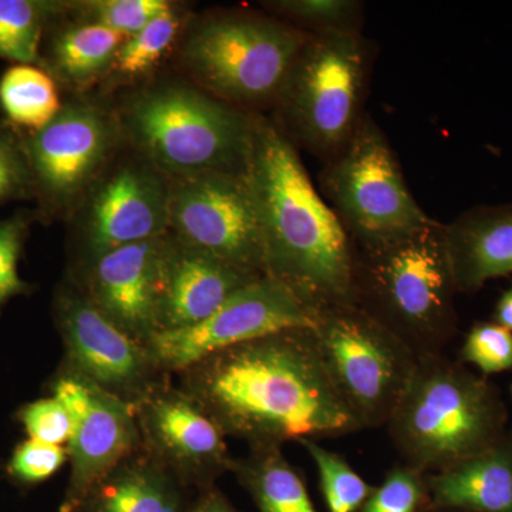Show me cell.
I'll return each mask as SVG.
<instances>
[{
	"instance_id": "obj_1",
	"label": "cell",
	"mask_w": 512,
	"mask_h": 512,
	"mask_svg": "<svg viewBox=\"0 0 512 512\" xmlns=\"http://www.w3.org/2000/svg\"><path fill=\"white\" fill-rule=\"evenodd\" d=\"M180 375L181 390L224 436L251 448L363 430L333 386L312 328L279 330L220 350Z\"/></svg>"
},
{
	"instance_id": "obj_2",
	"label": "cell",
	"mask_w": 512,
	"mask_h": 512,
	"mask_svg": "<svg viewBox=\"0 0 512 512\" xmlns=\"http://www.w3.org/2000/svg\"><path fill=\"white\" fill-rule=\"evenodd\" d=\"M264 242L265 276L316 312L353 303L355 252L338 215L313 185L298 148L259 114L248 165Z\"/></svg>"
},
{
	"instance_id": "obj_3",
	"label": "cell",
	"mask_w": 512,
	"mask_h": 512,
	"mask_svg": "<svg viewBox=\"0 0 512 512\" xmlns=\"http://www.w3.org/2000/svg\"><path fill=\"white\" fill-rule=\"evenodd\" d=\"M353 252V303L417 359L444 353L458 329V291L443 222Z\"/></svg>"
},
{
	"instance_id": "obj_4",
	"label": "cell",
	"mask_w": 512,
	"mask_h": 512,
	"mask_svg": "<svg viewBox=\"0 0 512 512\" xmlns=\"http://www.w3.org/2000/svg\"><path fill=\"white\" fill-rule=\"evenodd\" d=\"M259 114L177 80L147 84L116 110L124 144L170 180L247 173Z\"/></svg>"
},
{
	"instance_id": "obj_5",
	"label": "cell",
	"mask_w": 512,
	"mask_h": 512,
	"mask_svg": "<svg viewBox=\"0 0 512 512\" xmlns=\"http://www.w3.org/2000/svg\"><path fill=\"white\" fill-rule=\"evenodd\" d=\"M507 417L493 384L441 353L419 359L386 429L402 464L429 476L500 443Z\"/></svg>"
},
{
	"instance_id": "obj_6",
	"label": "cell",
	"mask_w": 512,
	"mask_h": 512,
	"mask_svg": "<svg viewBox=\"0 0 512 512\" xmlns=\"http://www.w3.org/2000/svg\"><path fill=\"white\" fill-rule=\"evenodd\" d=\"M309 33L269 13L215 10L188 30L180 62L201 90L238 109L274 107Z\"/></svg>"
},
{
	"instance_id": "obj_7",
	"label": "cell",
	"mask_w": 512,
	"mask_h": 512,
	"mask_svg": "<svg viewBox=\"0 0 512 512\" xmlns=\"http://www.w3.org/2000/svg\"><path fill=\"white\" fill-rule=\"evenodd\" d=\"M369 47L360 30L311 33L275 100V123L296 148L328 163L363 116Z\"/></svg>"
},
{
	"instance_id": "obj_8",
	"label": "cell",
	"mask_w": 512,
	"mask_h": 512,
	"mask_svg": "<svg viewBox=\"0 0 512 512\" xmlns=\"http://www.w3.org/2000/svg\"><path fill=\"white\" fill-rule=\"evenodd\" d=\"M323 365L363 430L386 427L409 387L412 349L355 303L313 312Z\"/></svg>"
},
{
	"instance_id": "obj_9",
	"label": "cell",
	"mask_w": 512,
	"mask_h": 512,
	"mask_svg": "<svg viewBox=\"0 0 512 512\" xmlns=\"http://www.w3.org/2000/svg\"><path fill=\"white\" fill-rule=\"evenodd\" d=\"M320 187L355 245L402 237L434 221L414 198L393 147L369 114L325 163Z\"/></svg>"
},
{
	"instance_id": "obj_10",
	"label": "cell",
	"mask_w": 512,
	"mask_h": 512,
	"mask_svg": "<svg viewBox=\"0 0 512 512\" xmlns=\"http://www.w3.org/2000/svg\"><path fill=\"white\" fill-rule=\"evenodd\" d=\"M36 220L72 217L94 183L124 147L116 110L73 99L55 119L25 133Z\"/></svg>"
},
{
	"instance_id": "obj_11",
	"label": "cell",
	"mask_w": 512,
	"mask_h": 512,
	"mask_svg": "<svg viewBox=\"0 0 512 512\" xmlns=\"http://www.w3.org/2000/svg\"><path fill=\"white\" fill-rule=\"evenodd\" d=\"M168 232L245 274L265 276L264 242L247 173L170 180Z\"/></svg>"
},
{
	"instance_id": "obj_12",
	"label": "cell",
	"mask_w": 512,
	"mask_h": 512,
	"mask_svg": "<svg viewBox=\"0 0 512 512\" xmlns=\"http://www.w3.org/2000/svg\"><path fill=\"white\" fill-rule=\"evenodd\" d=\"M168 208L167 175L133 150L114 158L69 218L82 266L113 249L167 234Z\"/></svg>"
},
{
	"instance_id": "obj_13",
	"label": "cell",
	"mask_w": 512,
	"mask_h": 512,
	"mask_svg": "<svg viewBox=\"0 0 512 512\" xmlns=\"http://www.w3.org/2000/svg\"><path fill=\"white\" fill-rule=\"evenodd\" d=\"M312 325V312L289 289L261 276L235 292L210 318L190 328L161 330L146 348L157 372L181 373L220 350Z\"/></svg>"
},
{
	"instance_id": "obj_14",
	"label": "cell",
	"mask_w": 512,
	"mask_h": 512,
	"mask_svg": "<svg viewBox=\"0 0 512 512\" xmlns=\"http://www.w3.org/2000/svg\"><path fill=\"white\" fill-rule=\"evenodd\" d=\"M52 393L73 419L67 444L72 474L60 511L74 512L94 485L133 456L141 440L140 427L133 403L72 370L56 377Z\"/></svg>"
},
{
	"instance_id": "obj_15",
	"label": "cell",
	"mask_w": 512,
	"mask_h": 512,
	"mask_svg": "<svg viewBox=\"0 0 512 512\" xmlns=\"http://www.w3.org/2000/svg\"><path fill=\"white\" fill-rule=\"evenodd\" d=\"M55 319L67 355V370L136 403L157 373L144 343L131 338L89 298L64 285L56 293Z\"/></svg>"
},
{
	"instance_id": "obj_16",
	"label": "cell",
	"mask_w": 512,
	"mask_h": 512,
	"mask_svg": "<svg viewBox=\"0 0 512 512\" xmlns=\"http://www.w3.org/2000/svg\"><path fill=\"white\" fill-rule=\"evenodd\" d=\"M134 409L151 457L178 476L211 484L234 468L224 433L183 390L153 384Z\"/></svg>"
},
{
	"instance_id": "obj_17",
	"label": "cell",
	"mask_w": 512,
	"mask_h": 512,
	"mask_svg": "<svg viewBox=\"0 0 512 512\" xmlns=\"http://www.w3.org/2000/svg\"><path fill=\"white\" fill-rule=\"evenodd\" d=\"M165 234L106 252L84 265V288L107 318L146 343L160 330V269Z\"/></svg>"
},
{
	"instance_id": "obj_18",
	"label": "cell",
	"mask_w": 512,
	"mask_h": 512,
	"mask_svg": "<svg viewBox=\"0 0 512 512\" xmlns=\"http://www.w3.org/2000/svg\"><path fill=\"white\" fill-rule=\"evenodd\" d=\"M261 276L245 274L235 266L183 244L165 234L160 269V330L190 328Z\"/></svg>"
},
{
	"instance_id": "obj_19",
	"label": "cell",
	"mask_w": 512,
	"mask_h": 512,
	"mask_svg": "<svg viewBox=\"0 0 512 512\" xmlns=\"http://www.w3.org/2000/svg\"><path fill=\"white\" fill-rule=\"evenodd\" d=\"M458 293L512 274V204L480 205L444 224Z\"/></svg>"
},
{
	"instance_id": "obj_20",
	"label": "cell",
	"mask_w": 512,
	"mask_h": 512,
	"mask_svg": "<svg viewBox=\"0 0 512 512\" xmlns=\"http://www.w3.org/2000/svg\"><path fill=\"white\" fill-rule=\"evenodd\" d=\"M430 507L467 512H512V441L426 476Z\"/></svg>"
},
{
	"instance_id": "obj_21",
	"label": "cell",
	"mask_w": 512,
	"mask_h": 512,
	"mask_svg": "<svg viewBox=\"0 0 512 512\" xmlns=\"http://www.w3.org/2000/svg\"><path fill=\"white\" fill-rule=\"evenodd\" d=\"M66 16V15H64ZM57 20L47 30L42 64L56 83L80 92L110 74L126 36L93 23Z\"/></svg>"
},
{
	"instance_id": "obj_22",
	"label": "cell",
	"mask_w": 512,
	"mask_h": 512,
	"mask_svg": "<svg viewBox=\"0 0 512 512\" xmlns=\"http://www.w3.org/2000/svg\"><path fill=\"white\" fill-rule=\"evenodd\" d=\"M74 512H184L171 471L153 457H133L94 485Z\"/></svg>"
},
{
	"instance_id": "obj_23",
	"label": "cell",
	"mask_w": 512,
	"mask_h": 512,
	"mask_svg": "<svg viewBox=\"0 0 512 512\" xmlns=\"http://www.w3.org/2000/svg\"><path fill=\"white\" fill-rule=\"evenodd\" d=\"M232 473L258 512H318L305 481L286 460L282 447L251 448L248 457L235 460Z\"/></svg>"
},
{
	"instance_id": "obj_24",
	"label": "cell",
	"mask_w": 512,
	"mask_h": 512,
	"mask_svg": "<svg viewBox=\"0 0 512 512\" xmlns=\"http://www.w3.org/2000/svg\"><path fill=\"white\" fill-rule=\"evenodd\" d=\"M62 106L56 80L43 67L12 64L0 76V110L23 133L47 126Z\"/></svg>"
},
{
	"instance_id": "obj_25",
	"label": "cell",
	"mask_w": 512,
	"mask_h": 512,
	"mask_svg": "<svg viewBox=\"0 0 512 512\" xmlns=\"http://www.w3.org/2000/svg\"><path fill=\"white\" fill-rule=\"evenodd\" d=\"M66 12L67 2L0 0V59L40 66L47 30Z\"/></svg>"
},
{
	"instance_id": "obj_26",
	"label": "cell",
	"mask_w": 512,
	"mask_h": 512,
	"mask_svg": "<svg viewBox=\"0 0 512 512\" xmlns=\"http://www.w3.org/2000/svg\"><path fill=\"white\" fill-rule=\"evenodd\" d=\"M301 444L318 471L326 510L359 512L375 485L367 483L345 457L322 446L320 441L306 440Z\"/></svg>"
},
{
	"instance_id": "obj_27",
	"label": "cell",
	"mask_w": 512,
	"mask_h": 512,
	"mask_svg": "<svg viewBox=\"0 0 512 512\" xmlns=\"http://www.w3.org/2000/svg\"><path fill=\"white\" fill-rule=\"evenodd\" d=\"M181 16L173 6L156 19L127 37L117 52L111 72L121 80H136L146 76L173 46L180 32Z\"/></svg>"
},
{
	"instance_id": "obj_28",
	"label": "cell",
	"mask_w": 512,
	"mask_h": 512,
	"mask_svg": "<svg viewBox=\"0 0 512 512\" xmlns=\"http://www.w3.org/2000/svg\"><path fill=\"white\" fill-rule=\"evenodd\" d=\"M269 15L302 32L360 30L363 3L355 0H276L264 3Z\"/></svg>"
},
{
	"instance_id": "obj_29",
	"label": "cell",
	"mask_w": 512,
	"mask_h": 512,
	"mask_svg": "<svg viewBox=\"0 0 512 512\" xmlns=\"http://www.w3.org/2000/svg\"><path fill=\"white\" fill-rule=\"evenodd\" d=\"M171 6L167 0H86L67 2V16L130 37Z\"/></svg>"
},
{
	"instance_id": "obj_30",
	"label": "cell",
	"mask_w": 512,
	"mask_h": 512,
	"mask_svg": "<svg viewBox=\"0 0 512 512\" xmlns=\"http://www.w3.org/2000/svg\"><path fill=\"white\" fill-rule=\"evenodd\" d=\"M427 508L430 498L426 476L400 463L375 485L359 512H424Z\"/></svg>"
},
{
	"instance_id": "obj_31",
	"label": "cell",
	"mask_w": 512,
	"mask_h": 512,
	"mask_svg": "<svg viewBox=\"0 0 512 512\" xmlns=\"http://www.w3.org/2000/svg\"><path fill=\"white\" fill-rule=\"evenodd\" d=\"M35 221V212L29 211L0 218V311L12 299L32 292V285L19 274V264Z\"/></svg>"
},
{
	"instance_id": "obj_32",
	"label": "cell",
	"mask_w": 512,
	"mask_h": 512,
	"mask_svg": "<svg viewBox=\"0 0 512 512\" xmlns=\"http://www.w3.org/2000/svg\"><path fill=\"white\" fill-rule=\"evenodd\" d=\"M26 200H33V181L25 133L0 121V208Z\"/></svg>"
},
{
	"instance_id": "obj_33",
	"label": "cell",
	"mask_w": 512,
	"mask_h": 512,
	"mask_svg": "<svg viewBox=\"0 0 512 512\" xmlns=\"http://www.w3.org/2000/svg\"><path fill=\"white\" fill-rule=\"evenodd\" d=\"M460 357L484 375L507 372L512 369V333L494 322H478L467 333Z\"/></svg>"
},
{
	"instance_id": "obj_34",
	"label": "cell",
	"mask_w": 512,
	"mask_h": 512,
	"mask_svg": "<svg viewBox=\"0 0 512 512\" xmlns=\"http://www.w3.org/2000/svg\"><path fill=\"white\" fill-rule=\"evenodd\" d=\"M69 460L67 447L28 439L18 444L8 461L9 477L22 485L45 483Z\"/></svg>"
},
{
	"instance_id": "obj_35",
	"label": "cell",
	"mask_w": 512,
	"mask_h": 512,
	"mask_svg": "<svg viewBox=\"0 0 512 512\" xmlns=\"http://www.w3.org/2000/svg\"><path fill=\"white\" fill-rule=\"evenodd\" d=\"M18 417L29 439L63 447L72 439V416L55 396L25 404Z\"/></svg>"
},
{
	"instance_id": "obj_36",
	"label": "cell",
	"mask_w": 512,
	"mask_h": 512,
	"mask_svg": "<svg viewBox=\"0 0 512 512\" xmlns=\"http://www.w3.org/2000/svg\"><path fill=\"white\" fill-rule=\"evenodd\" d=\"M187 512H238L217 488H208Z\"/></svg>"
},
{
	"instance_id": "obj_37",
	"label": "cell",
	"mask_w": 512,
	"mask_h": 512,
	"mask_svg": "<svg viewBox=\"0 0 512 512\" xmlns=\"http://www.w3.org/2000/svg\"><path fill=\"white\" fill-rule=\"evenodd\" d=\"M493 318L494 323L503 326L512 333V285L498 299Z\"/></svg>"
},
{
	"instance_id": "obj_38",
	"label": "cell",
	"mask_w": 512,
	"mask_h": 512,
	"mask_svg": "<svg viewBox=\"0 0 512 512\" xmlns=\"http://www.w3.org/2000/svg\"><path fill=\"white\" fill-rule=\"evenodd\" d=\"M424 512H467V511H460V510H448V508H427Z\"/></svg>"
},
{
	"instance_id": "obj_39",
	"label": "cell",
	"mask_w": 512,
	"mask_h": 512,
	"mask_svg": "<svg viewBox=\"0 0 512 512\" xmlns=\"http://www.w3.org/2000/svg\"><path fill=\"white\" fill-rule=\"evenodd\" d=\"M510 392H511V396H512V386L510 387Z\"/></svg>"
},
{
	"instance_id": "obj_40",
	"label": "cell",
	"mask_w": 512,
	"mask_h": 512,
	"mask_svg": "<svg viewBox=\"0 0 512 512\" xmlns=\"http://www.w3.org/2000/svg\"><path fill=\"white\" fill-rule=\"evenodd\" d=\"M510 437H511V441H512V431H511V433H510Z\"/></svg>"
},
{
	"instance_id": "obj_41",
	"label": "cell",
	"mask_w": 512,
	"mask_h": 512,
	"mask_svg": "<svg viewBox=\"0 0 512 512\" xmlns=\"http://www.w3.org/2000/svg\"><path fill=\"white\" fill-rule=\"evenodd\" d=\"M59 512H63V511H59Z\"/></svg>"
}]
</instances>
